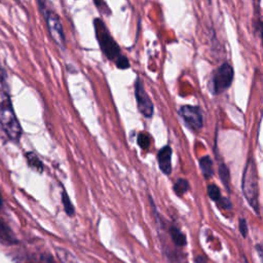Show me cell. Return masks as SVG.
<instances>
[{"mask_svg": "<svg viewBox=\"0 0 263 263\" xmlns=\"http://www.w3.org/2000/svg\"><path fill=\"white\" fill-rule=\"evenodd\" d=\"M0 126L13 141H19L22 136V127L15 113L10 97L3 93L0 94Z\"/></svg>", "mask_w": 263, "mask_h": 263, "instance_id": "1", "label": "cell"}, {"mask_svg": "<svg viewBox=\"0 0 263 263\" xmlns=\"http://www.w3.org/2000/svg\"><path fill=\"white\" fill-rule=\"evenodd\" d=\"M242 188L244 197L246 198L249 205L256 212L259 210V186H258V174L256 169V163L253 158H250L246 164L244 174Z\"/></svg>", "mask_w": 263, "mask_h": 263, "instance_id": "2", "label": "cell"}, {"mask_svg": "<svg viewBox=\"0 0 263 263\" xmlns=\"http://www.w3.org/2000/svg\"><path fill=\"white\" fill-rule=\"evenodd\" d=\"M94 28L96 32V37L103 54L109 60L116 61L121 57V47L115 42L105 23L101 19H96L94 21Z\"/></svg>", "mask_w": 263, "mask_h": 263, "instance_id": "3", "label": "cell"}, {"mask_svg": "<svg viewBox=\"0 0 263 263\" xmlns=\"http://www.w3.org/2000/svg\"><path fill=\"white\" fill-rule=\"evenodd\" d=\"M39 9L44 16V20L51 37L59 47L65 49V44H66L65 33L59 16L52 10H49L46 8V4L39 7Z\"/></svg>", "mask_w": 263, "mask_h": 263, "instance_id": "4", "label": "cell"}, {"mask_svg": "<svg viewBox=\"0 0 263 263\" xmlns=\"http://www.w3.org/2000/svg\"><path fill=\"white\" fill-rule=\"evenodd\" d=\"M233 80V69L228 63L222 64L212 74L210 80V89L213 94L217 95L226 91Z\"/></svg>", "mask_w": 263, "mask_h": 263, "instance_id": "5", "label": "cell"}, {"mask_svg": "<svg viewBox=\"0 0 263 263\" xmlns=\"http://www.w3.org/2000/svg\"><path fill=\"white\" fill-rule=\"evenodd\" d=\"M135 97L140 113L147 118L152 117L154 112L153 103L145 91L143 81L139 77L135 81Z\"/></svg>", "mask_w": 263, "mask_h": 263, "instance_id": "6", "label": "cell"}, {"mask_svg": "<svg viewBox=\"0 0 263 263\" xmlns=\"http://www.w3.org/2000/svg\"><path fill=\"white\" fill-rule=\"evenodd\" d=\"M181 117L184 119L185 124L194 131H199L204 126V118L201 109L197 106L184 105L179 111Z\"/></svg>", "mask_w": 263, "mask_h": 263, "instance_id": "7", "label": "cell"}, {"mask_svg": "<svg viewBox=\"0 0 263 263\" xmlns=\"http://www.w3.org/2000/svg\"><path fill=\"white\" fill-rule=\"evenodd\" d=\"M158 166L164 175L172 173V148L170 146L162 147L157 153Z\"/></svg>", "mask_w": 263, "mask_h": 263, "instance_id": "8", "label": "cell"}, {"mask_svg": "<svg viewBox=\"0 0 263 263\" xmlns=\"http://www.w3.org/2000/svg\"><path fill=\"white\" fill-rule=\"evenodd\" d=\"M16 238L10 230V228L0 221V244L4 245H13L16 244Z\"/></svg>", "mask_w": 263, "mask_h": 263, "instance_id": "9", "label": "cell"}, {"mask_svg": "<svg viewBox=\"0 0 263 263\" xmlns=\"http://www.w3.org/2000/svg\"><path fill=\"white\" fill-rule=\"evenodd\" d=\"M200 166L202 170V173L205 178H211L214 175V169H213V160L210 156L206 155L201 158L200 160Z\"/></svg>", "mask_w": 263, "mask_h": 263, "instance_id": "10", "label": "cell"}, {"mask_svg": "<svg viewBox=\"0 0 263 263\" xmlns=\"http://www.w3.org/2000/svg\"><path fill=\"white\" fill-rule=\"evenodd\" d=\"M170 234H171L173 243L176 246L183 247L186 245V236L179 228L172 226L170 228Z\"/></svg>", "mask_w": 263, "mask_h": 263, "instance_id": "11", "label": "cell"}, {"mask_svg": "<svg viewBox=\"0 0 263 263\" xmlns=\"http://www.w3.org/2000/svg\"><path fill=\"white\" fill-rule=\"evenodd\" d=\"M26 157H27V162L30 168H32L33 170H35L39 173L43 172V163L40 160V158L37 156V154H35L34 152H27Z\"/></svg>", "mask_w": 263, "mask_h": 263, "instance_id": "12", "label": "cell"}, {"mask_svg": "<svg viewBox=\"0 0 263 263\" xmlns=\"http://www.w3.org/2000/svg\"><path fill=\"white\" fill-rule=\"evenodd\" d=\"M56 253L62 263H78L75 256L71 252H69L68 250H66L64 248L57 247Z\"/></svg>", "mask_w": 263, "mask_h": 263, "instance_id": "13", "label": "cell"}, {"mask_svg": "<svg viewBox=\"0 0 263 263\" xmlns=\"http://www.w3.org/2000/svg\"><path fill=\"white\" fill-rule=\"evenodd\" d=\"M218 173H219V177H220V180L221 182L223 183V185L229 189V184H230V172H229V169L227 168L226 164L222 163L219 165V169H218Z\"/></svg>", "mask_w": 263, "mask_h": 263, "instance_id": "14", "label": "cell"}, {"mask_svg": "<svg viewBox=\"0 0 263 263\" xmlns=\"http://www.w3.org/2000/svg\"><path fill=\"white\" fill-rule=\"evenodd\" d=\"M62 205H63L65 213L68 216H70V217L74 216V214H75L74 206L72 205V203L70 201V198L68 197V195H67V193L65 190H63V193H62Z\"/></svg>", "mask_w": 263, "mask_h": 263, "instance_id": "15", "label": "cell"}, {"mask_svg": "<svg viewBox=\"0 0 263 263\" xmlns=\"http://www.w3.org/2000/svg\"><path fill=\"white\" fill-rule=\"evenodd\" d=\"M189 189V183L186 179H179L174 185V192L177 196H182Z\"/></svg>", "mask_w": 263, "mask_h": 263, "instance_id": "16", "label": "cell"}, {"mask_svg": "<svg viewBox=\"0 0 263 263\" xmlns=\"http://www.w3.org/2000/svg\"><path fill=\"white\" fill-rule=\"evenodd\" d=\"M207 192H208V196L211 200L215 201V202H218L220 199H221V194H220V189L217 185L215 184H210L207 188Z\"/></svg>", "mask_w": 263, "mask_h": 263, "instance_id": "17", "label": "cell"}, {"mask_svg": "<svg viewBox=\"0 0 263 263\" xmlns=\"http://www.w3.org/2000/svg\"><path fill=\"white\" fill-rule=\"evenodd\" d=\"M137 142L142 149H148L150 146V138L146 133H140L137 138Z\"/></svg>", "mask_w": 263, "mask_h": 263, "instance_id": "18", "label": "cell"}, {"mask_svg": "<svg viewBox=\"0 0 263 263\" xmlns=\"http://www.w3.org/2000/svg\"><path fill=\"white\" fill-rule=\"evenodd\" d=\"M94 4L97 7V9L102 13V14H106V15H110V10L108 9L106 3L104 0H94Z\"/></svg>", "mask_w": 263, "mask_h": 263, "instance_id": "19", "label": "cell"}, {"mask_svg": "<svg viewBox=\"0 0 263 263\" xmlns=\"http://www.w3.org/2000/svg\"><path fill=\"white\" fill-rule=\"evenodd\" d=\"M115 64L117 66V68L123 69V70L124 69H128L130 67L129 60L126 57H124V56H121L119 58H117V60L115 61Z\"/></svg>", "mask_w": 263, "mask_h": 263, "instance_id": "20", "label": "cell"}, {"mask_svg": "<svg viewBox=\"0 0 263 263\" xmlns=\"http://www.w3.org/2000/svg\"><path fill=\"white\" fill-rule=\"evenodd\" d=\"M238 228H240V231H241L243 237H247V235H248V224H247V221L244 218L240 219Z\"/></svg>", "mask_w": 263, "mask_h": 263, "instance_id": "21", "label": "cell"}, {"mask_svg": "<svg viewBox=\"0 0 263 263\" xmlns=\"http://www.w3.org/2000/svg\"><path fill=\"white\" fill-rule=\"evenodd\" d=\"M218 203H219V206L222 207L225 210H230L232 208V204H231V202L227 198H221L218 201Z\"/></svg>", "mask_w": 263, "mask_h": 263, "instance_id": "22", "label": "cell"}, {"mask_svg": "<svg viewBox=\"0 0 263 263\" xmlns=\"http://www.w3.org/2000/svg\"><path fill=\"white\" fill-rule=\"evenodd\" d=\"M255 249L257 251V254L260 258V261L261 263H263V244H258L255 246Z\"/></svg>", "mask_w": 263, "mask_h": 263, "instance_id": "23", "label": "cell"}, {"mask_svg": "<svg viewBox=\"0 0 263 263\" xmlns=\"http://www.w3.org/2000/svg\"><path fill=\"white\" fill-rule=\"evenodd\" d=\"M6 78H7V72L3 67V65L0 64V80H5Z\"/></svg>", "mask_w": 263, "mask_h": 263, "instance_id": "24", "label": "cell"}, {"mask_svg": "<svg viewBox=\"0 0 263 263\" xmlns=\"http://www.w3.org/2000/svg\"><path fill=\"white\" fill-rule=\"evenodd\" d=\"M196 263H207V258L204 256H199L196 258Z\"/></svg>", "mask_w": 263, "mask_h": 263, "instance_id": "25", "label": "cell"}, {"mask_svg": "<svg viewBox=\"0 0 263 263\" xmlns=\"http://www.w3.org/2000/svg\"><path fill=\"white\" fill-rule=\"evenodd\" d=\"M44 262H45V263H56V262L53 260V258H52L51 256H46V257L44 258Z\"/></svg>", "mask_w": 263, "mask_h": 263, "instance_id": "26", "label": "cell"}, {"mask_svg": "<svg viewBox=\"0 0 263 263\" xmlns=\"http://www.w3.org/2000/svg\"><path fill=\"white\" fill-rule=\"evenodd\" d=\"M4 207V202H3V198H2V195H0V211H2Z\"/></svg>", "mask_w": 263, "mask_h": 263, "instance_id": "27", "label": "cell"}, {"mask_svg": "<svg viewBox=\"0 0 263 263\" xmlns=\"http://www.w3.org/2000/svg\"><path fill=\"white\" fill-rule=\"evenodd\" d=\"M244 262H245V263H249V262H248V260H247V258H246V257H244Z\"/></svg>", "mask_w": 263, "mask_h": 263, "instance_id": "28", "label": "cell"}, {"mask_svg": "<svg viewBox=\"0 0 263 263\" xmlns=\"http://www.w3.org/2000/svg\"><path fill=\"white\" fill-rule=\"evenodd\" d=\"M262 39H263V28H262Z\"/></svg>", "mask_w": 263, "mask_h": 263, "instance_id": "29", "label": "cell"}]
</instances>
